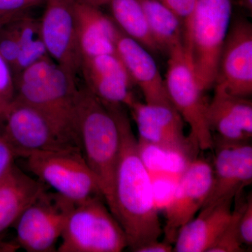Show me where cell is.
Segmentation results:
<instances>
[{"mask_svg": "<svg viewBox=\"0 0 252 252\" xmlns=\"http://www.w3.org/2000/svg\"><path fill=\"white\" fill-rule=\"evenodd\" d=\"M114 116L120 135V150L114 180L113 215L125 231L133 252L163 233L154 203L152 181L138 152L130 118L122 104L104 103Z\"/></svg>", "mask_w": 252, "mask_h": 252, "instance_id": "obj_1", "label": "cell"}, {"mask_svg": "<svg viewBox=\"0 0 252 252\" xmlns=\"http://www.w3.org/2000/svg\"><path fill=\"white\" fill-rule=\"evenodd\" d=\"M76 121L81 152L113 214L114 180L120 150L117 122L108 107L85 86L79 89Z\"/></svg>", "mask_w": 252, "mask_h": 252, "instance_id": "obj_2", "label": "cell"}, {"mask_svg": "<svg viewBox=\"0 0 252 252\" xmlns=\"http://www.w3.org/2000/svg\"><path fill=\"white\" fill-rule=\"evenodd\" d=\"M233 14V0H196L185 26L184 46L199 85L205 91L214 87Z\"/></svg>", "mask_w": 252, "mask_h": 252, "instance_id": "obj_3", "label": "cell"}, {"mask_svg": "<svg viewBox=\"0 0 252 252\" xmlns=\"http://www.w3.org/2000/svg\"><path fill=\"white\" fill-rule=\"evenodd\" d=\"M0 137L16 158H23L36 152L81 149L77 131L17 98L0 117Z\"/></svg>", "mask_w": 252, "mask_h": 252, "instance_id": "obj_4", "label": "cell"}, {"mask_svg": "<svg viewBox=\"0 0 252 252\" xmlns=\"http://www.w3.org/2000/svg\"><path fill=\"white\" fill-rule=\"evenodd\" d=\"M77 78L46 58L16 79V98L34 106L68 128L77 131Z\"/></svg>", "mask_w": 252, "mask_h": 252, "instance_id": "obj_5", "label": "cell"}, {"mask_svg": "<svg viewBox=\"0 0 252 252\" xmlns=\"http://www.w3.org/2000/svg\"><path fill=\"white\" fill-rule=\"evenodd\" d=\"M60 240L59 252H120L128 248L125 231L102 196L74 204Z\"/></svg>", "mask_w": 252, "mask_h": 252, "instance_id": "obj_6", "label": "cell"}, {"mask_svg": "<svg viewBox=\"0 0 252 252\" xmlns=\"http://www.w3.org/2000/svg\"><path fill=\"white\" fill-rule=\"evenodd\" d=\"M167 69L165 80L167 94L181 117L190 126L189 136L197 148H213V135L207 121L208 102L205 91L199 85L189 62L183 43L167 54Z\"/></svg>", "mask_w": 252, "mask_h": 252, "instance_id": "obj_7", "label": "cell"}, {"mask_svg": "<svg viewBox=\"0 0 252 252\" xmlns=\"http://www.w3.org/2000/svg\"><path fill=\"white\" fill-rule=\"evenodd\" d=\"M23 158L36 179L74 203L103 197L81 149L36 152Z\"/></svg>", "mask_w": 252, "mask_h": 252, "instance_id": "obj_8", "label": "cell"}, {"mask_svg": "<svg viewBox=\"0 0 252 252\" xmlns=\"http://www.w3.org/2000/svg\"><path fill=\"white\" fill-rule=\"evenodd\" d=\"M74 202L56 192H42L26 209L14 225L16 243L28 252L57 251Z\"/></svg>", "mask_w": 252, "mask_h": 252, "instance_id": "obj_9", "label": "cell"}, {"mask_svg": "<svg viewBox=\"0 0 252 252\" xmlns=\"http://www.w3.org/2000/svg\"><path fill=\"white\" fill-rule=\"evenodd\" d=\"M214 88L232 95L251 97L252 24L243 16H232Z\"/></svg>", "mask_w": 252, "mask_h": 252, "instance_id": "obj_10", "label": "cell"}, {"mask_svg": "<svg viewBox=\"0 0 252 252\" xmlns=\"http://www.w3.org/2000/svg\"><path fill=\"white\" fill-rule=\"evenodd\" d=\"M39 21L41 37L50 57L69 74H80L81 54L78 42L76 0H44Z\"/></svg>", "mask_w": 252, "mask_h": 252, "instance_id": "obj_11", "label": "cell"}, {"mask_svg": "<svg viewBox=\"0 0 252 252\" xmlns=\"http://www.w3.org/2000/svg\"><path fill=\"white\" fill-rule=\"evenodd\" d=\"M213 167L203 159H194L181 175L171 203L165 210V240L174 244L180 228L193 220L211 190Z\"/></svg>", "mask_w": 252, "mask_h": 252, "instance_id": "obj_12", "label": "cell"}, {"mask_svg": "<svg viewBox=\"0 0 252 252\" xmlns=\"http://www.w3.org/2000/svg\"><path fill=\"white\" fill-rule=\"evenodd\" d=\"M213 182L203 207L235 198L252 181V147L250 142H227L216 137H213Z\"/></svg>", "mask_w": 252, "mask_h": 252, "instance_id": "obj_13", "label": "cell"}, {"mask_svg": "<svg viewBox=\"0 0 252 252\" xmlns=\"http://www.w3.org/2000/svg\"><path fill=\"white\" fill-rule=\"evenodd\" d=\"M127 107L138 129V140L197 158L199 149L186 137L183 119L173 105L144 104L135 99Z\"/></svg>", "mask_w": 252, "mask_h": 252, "instance_id": "obj_14", "label": "cell"}, {"mask_svg": "<svg viewBox=\"0 0 252 252\" xmlns=\"http://www.w3.org/2000/svg\"><path fill=\"white\" fill-rule=\"evenodd\" d=\"M85 87L104 103L128 106L135 99L132 79L117 54L81 59Z\"/></svg>", "mask_w": 252, "mask_h": 252, "instance_id": "obj_15", "label": "cell"}, {"mask_svg": "<svg viewBox=\"0 0 252 252\" xmlns=\"http://www.w3.org/2000/svg\"><path fill=\"white\" fill-rule=\"evenodd\" d=\"M116 54L124 63L133 82L142 91L148 104L173 105L155 61L140 43L118 30Z\"/></svg>", "mask_w": 252, "mask_h": 252, "instance_id": "obj_16", "label": "cell"}, {"mask_svg": "<svg viewBox=\"0 0 252 252\" xmlns=\"http://www.w3.org/2000/svg\"><path fill=\"white\" fill-rule=\"evenodd\" d=\"M207 121L213 137L227 142H250L252 137L251 97L232 95L215 89L208 102Z\"/></svg>", "mask_w": 252, "mask_h": 252, "instance_id": "obj_17", "label": "cell"}, {"mask_svg": "<svg viewBox=\"0 0 252 252\" xmlns=\"http://www.w3.org/2000/svg\"><path fill=\"white\" fill-rule=\"evenodd\" d=\"M234 198L203 207L198 217L179 230L172 252H207L229 223Z\"/></svg>", "mask_w": 252, "mask_h": 252, "instance_id": "obj_18", "label": "cell"}, {"mask_svg": "<svg viewBox=\"0 0 252 252\" xmlns=\"http://www.w3.org/2000/svg\"><path fill=\"white\" fill-rule=\"evenodd\" d=\"M46 189L43 182L28 175L14 162L10 165L0 177V238Z\"/></svg>", "mask_w": 252, "mask_h": 252, "instance_id": "obj_19", "label": "cell"}, {"mask_svg": "<svg viewBox=\"0 0 252 252\" xmlns=\"http://www.w3.org/2000/svg\"><path fill=\"white\" fill-rule=\"evenodd\" d=\"M78 42L81 58L116 54L117 25L99 8L76 0Z\"/></svg>", "mask_w": 252, "mask_h": 252, "instance_id": "obj_20", "label": "cell"}, {"mask_svg": "<svg viewBox=\"0 0 252 252\" xmlns=\"http://www.w3.org/2000/svg\"><path fill=\"white\" fill-rule=\"evenodd\" d=\"M139 1L159 52L168 54L176 46L184 44L183 23L171 9L160 0Z\"/></svg>", "mask_w": 252, "mask_h": 252, "instance_id": "obj_21", "label": "cell"}, {"mask_svg": "<svg viewBox=\"0 0 252 252\" xmlns=\"http://www.w3.org/2000/svg\"><path fill=\"white\" fill-rule=\"evenodd\" d=\"M109 5L111 17L124 34L140 43L149 52H159L139 0H111Z\"/></svg>", "mask_w": 252, "mask_h": 252, "instance_id": "obj_22", "label": "cell"}, {"mask_svg": "<svg viewBox=\"0 0 252 252\" xmlns=\"http://www.w3.org/2000/svg\"><path fill=\"white\" fill-rule=\"evenodd\" d=\"M137 144L141 160L149 172L181 175L195 159L177 149L145 141L137 140Z\"/></svg>", "mask_w": 252, "mask_h": 252, "instance_id": "obj_23", "label": "cell"}, {"mask_svg": "<svg viewBox=\"0 0 252 252\" xmlns=\"http://www.w3.org/2000/svg\"><path fill=\"white\" fill-rule=\"evenodd\" d=\"M239 191V192H240ZM238 192V193H239ZM238 193L235 196V205L232 217L226 228L220 238L207 252H245L240 238L239 222L242 212L245 208L246 200H241Z\"/></svg>", "mask_w": 252, "mask_h": 252, "instance_id": "obj_24", "label": "cell"}, {"mask_svg": "<svg viewBox=\"0 0 252 252\" xmlns=\"http://www.w3.org/2000/svg\"><path fill=\"white\" fill-rule=\"evenodd\" d=\"M149 172L152 181L154 203L158 211H165L171 203L181 175Z\"/></svg>", "mask_w": 252, "mask_h": 252, "instance_id": "obj_25", "label": "cell"}, {"mask_svg": "<svg viewBox=\"0 0 252 252\" xmlns=\"http://www.w3.org/2000/svg\"><path fill=\"white\" fill-rule=\"evenodd\" d=\"M18 17L0 27V55L9 63L11 68L17 59L20 51L15 24V20Z\"/></svg>", "mask_w": 252, "mask_h": 252, "instance_id": "obj_26", "label": "cell"}, {"mask_svg": "<svg viewBox=\"0 0 252 252\" xmlns=\"http://www.w3.org/2000/svg\"><path fill=\"white\" fill-rule=\"evenodd\" d=\"M16 94L12 68L0 55V117L16 98Z\"/></svg>", "mask_w": 252, "mask_h": 252, "instance_id": "obj_27", "label": "cell"}, {"mask_svg": "<svg viewBox=\"0 0 252 252\" xmlns=\"http://www.w3.org/2000/svg\"><path fill=\"white\" fill-rule=\"evenodd\" d=\"M44 0H0V18L27 13Z\"/></svg>", "mask_w": 252, "mask_h": 252, "instance_id": "obj_28", "label": "cell"}, {"mask_svg": "<svg viewBox=\"0 0 252 252\" xmlns=\"http://www.w3.org/2000/svg\"><path fill=\"white\" fill-rule=\"evenodd\" d=\"M240 238L243 245H252V197L250 194L239 222Z\"/></svg>", "mask_w": 252, "mask_h": 252, "instance_id": "obj_29", "label": "cell"}, {"mask_svg": "<svg viewBox=\"0 0 252 252\" xmlns=\"http://www.w3.org/2000/svg\"><path fill=\"white\" fill-rule=\"evenodd\" d=\"M162 2L180 18L185 28L193 12L196 0H162Z\"/></svg>", "mask_w": 252, "mask_h": 252, "instance_id": "obj_30", "label": "cell"}, {"mask_svg": "<svg viewBox=\"0 0 252 252\" xmlns=\"http://www.w3.org/2000/svg\"><path fill=\"white\" fill-rule=\"evenodd\" d=\"M14 154L2 139L0 137V177L14 162Z\"/></svg>", "mask_w": 252, "mask_h": 252, "instance_id": "obj_31", "label": "cell"}, {"mask_svg": "<svg viewBox=\"0 0 252 252\" xmlns=\"http://www.w3.org/2000/svg\"><path fill=\"white\" fill-rule=\"evenodd\" d=\"M173 251L172 244L166 241L151 242L136 250V252H170Z\"/></svg>", "mask_w": 252, "mask_h": 252, "instance_id": "obj_32", "label": "cell"}, {"mask_svg": "<svg viewBox=\"0 0 252 252\" xmlns=\"http://www.w3.org/2000/svg\"><path fill=\"white\" fill-rule=\"evenodd\" d=\"M20 249L16 242H6L0 238V252H14Z\"/></svg>", "mask_w": 252, "mask_h": 252, "instance_id": "obj_33", "label": "cell"}, {"mask_svg": "<svg viewBox=\"0 0 252 252\" xmlns=\"http://www.w3.org/2000/svg\"><path fill=\"white\" fill-rule=\"evenodd\" d=\"M84 4L91 5L94 7L100 8L104 5H109L111 0H77Z\"/></svg>", "mask_w": 252, "mask_h": 252, "instance_id": "obj_34", "label": "cell"}, {"mask_svg": "<svg viewBox=\"0 0 252 252\" xmlns=\"http://www.w3.org/2000/svg\"><path fill=\"white\" fill-rule=\"evenodd\" d=\"M240 5L244 9L252 14V0H240Z\"/></svg>", "mask_w": 252, "mask_h": 252, "instance_id": "obj_35", "label": "cell"}, {"mask_svg": "<svg viewBox=\"0 0 252 252\" xmlns=\"http://www.w3.org/2000/svg\"><path fill=\"white\" fill-rule=\"evenodd\" d=\"M18 16H11V17H5V18H0V27L3 25L6 24L9 21H12L13 19L18 17Z\"/></svg>", "mask_w": 252, "mask_h": 252, "instance_id": "obj_36", "label": "cell"}, {"mask_svg": "<svg viewBox=\"0 0 252 252\" xmlns=\"http://www.w3.org/2000/svg\"><path fill=\"white\" fill-rule=\"evenodd\" d=\"M160 1H162V0H160Z\"/></svg>", "mask_w": 252, "mask_h": 252, "instance_id": "obj_37", "label": "cell"}]
</instances>
